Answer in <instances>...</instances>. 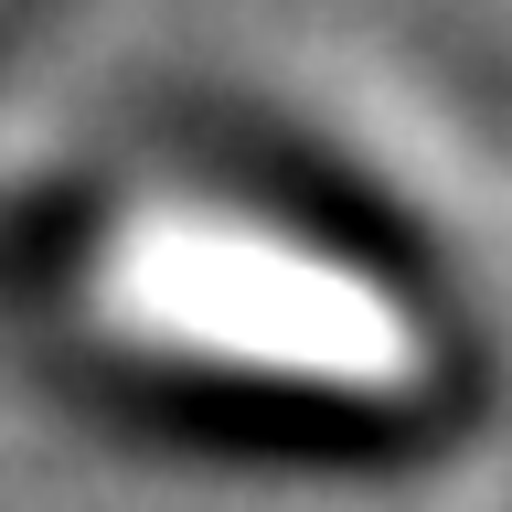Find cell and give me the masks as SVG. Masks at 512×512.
Here are the masks:
<instances>
[{
	"label": "cell",
	"mask_w": 512,
	"mask_h": 512,
	"mask_svg": "<svg viewBox=\"0 0 512 512\" xmlns=\"http://www.w3.org/2000/svg\"><path fill=\"white\" fill-rule=\"evenodd\" d=\"M107 310L150 342L256 363V374L363 384V395L416 384V320L363 267H331L224 214H139L107 246Z\"/></svg>",
	"instance_id": "1"
}]
</instances>
